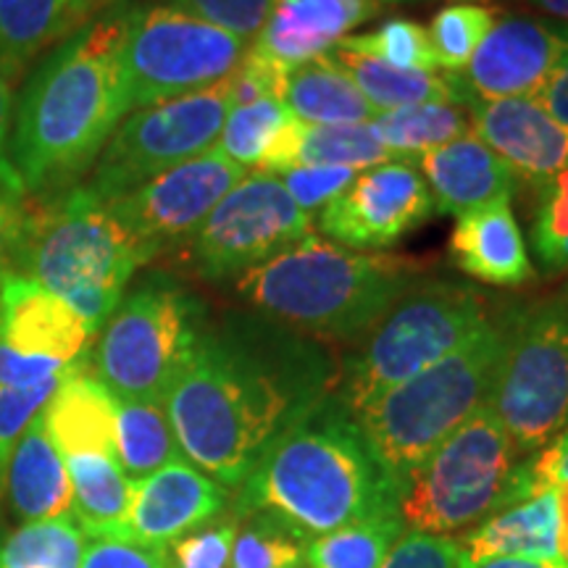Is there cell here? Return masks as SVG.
Masks as SVG:
<instances>
[{
	"label": "cell",
	"instance_id": "2",
	"mask_svg": "<svg viewBox=\"0 0 568 568\" xmlns=\"http://www.w3.org/2000/svg\"><path fill=\"white\" fill-rule=\"evenodd\" d=\"M126 13H103L61 40L21 90L9 163L24 193H61L98 161L130 113Z\"/></svg>",
	"mask_w": 568,
	"mask_h": 568
},
{
	"label": "cell",
	"instance_id": "32",
	"mask_svg": "<svg viewBox=\"0 0 568 568\" xmlns=\"http://www.w3.org/2000/svg\"><path fill=\"white\" fill-rule=\"evenodd\" d=\"M372 126L389 151L414 161L426 151L474 134L466 105L456 103L403 105V109L379 113Z\"/></svg>",
	"mask_w": 568,
	"mask_h": 568
},
{
	"label": "cell",
	"instance_id": "25",
	"mask_svg": "<svg viewBox=\"0 0 568 568\" xmlns=\"http://www.w3.org/2000/svg\"><path fill=\"white\" fill-rule=\"evenodd\" d=\"M6 497H9L13 516L24 524L71 516L74 489H71L67 464L48 435L42 414L32 418L13 450Z\"/></svg>",
	"mask_w": 568,
	"mask_h": 568
},
{
	"label": "cell",
	"instance_id": "53",
	"mask_svg": "<svg viewBox=\"0 0 568 568\" xmlns=\"http://www.w3.org/2000/svg\"><path fill=\"white\" fill-rule=\"evenodd\" d=\"M558 489V506H560V552L558 560L568 568V485H560Z\"/></svg>",
	"mask_w": 568,
	"mask_h": 568
},
{
	"label": "cell",
	"instance_id": "11",
	"mask_svg": "<svg viewBox=\"0 0 568 568\" xmlns=\"http://www.w3.org/2000/svg\"><path fill=\"white\" fill-rule=\"evenodd\" d=\"M247 48L176 0L130 9L122 45L130 113L213 88L237 71Z\"/></svg>",
	"mask_w": 568,
	"mask_h": 568
},
{
	"label": "cell",
	"instance_id": "7",
	"mask_svg": "<svg viewBox=\"0 0 568 568\" xmlns=\"http://www.w3.org/2000/svg\"><path fill=\"white\" fill-rule=\"evenodd\" d=\"M500 347L503 326L489 318L477 335L435 366L355 414L368 447L395 485V495L397 481L489 400Z\"/></svg>",
	"mask_w": 568,
	"mask_h": 568
},
{
	"label": "cell",
	"instance_id": "20",
	"mask_svg": "<svg viewBox=\"0 0 568 568\" xmlns=\"http://www.w3.org/2000/svg\"><path fill=\"white\" fill-rule=\"evenodd\" d=\"M379 0H276L251 51L295 69L322 59L353 27L379 11Z\"/></svg>",
	"mask_w": 568,
	"mask_h": 568
},
{
	"label": "cell",
	"instance_id": "35",
	"mask_svg": "<svg viewBox=\"0 0 568 568\" xmlns=\"http://www.w3.org/2000/svg\"><path fill=\"white\" fill-rule=\"evenodd\" d=\"M293 113L282 101H258L251 105H232L224 130L219 134L216 151L243 169H261V163L293 122Z\"/></svg>",
	"mask_w": 568,
	"mask_h": 568
},
{
	"label": "cell",
	"instance_id": "4",
	"mask_svg": "<svg viewBox=\"0 0 568 568\" xmlns=\"http://www.w3.org/2000/svg\"><path fill=\"white\" fill-rule=\"evenodd\" d=\"M234 287L261 316L295 335L353 339L414 287V266L311 234L234 280Z\"/></svg>",
	"mask_w": 568,
	"mask_h": 568
},
{
	"label": "cell",
	"instance_id": "44",
	"mask_svg": "<svg viewBox=\"0 0 568 568\" xmlns=\"http://www.w3.org/2000/svg\"><path fill=\"white\" fill-rule=\"evenodd\" d=\"M290 69L282 63L268 61L264 55L253 53L247 48L243 63L230 77L232 82V103L234 105H251L258 101H282L284 84H287Z\"/></svg>",
	"mask_w": 568,
	"mask_h": 568
},
{
	"label": "cell",
	"instance_id": "43",
	"mask_svg": "<svg viewBox=\"0 0 568 568\" xmlns=\"http://www.w3.org/2000/svg\"><path fill=\"white\" fill-rule=\"evenodd\" d=\"M176 3L193 11L195 17L253 42L272 17L276 0H176Z\"/></svg>",
	"mask_w": 568,
	"mask_h": 568
},
{
	"label": "cell",
	"instance_id": "16",
	"mask_svg": "<svg viewBox=\"0 0 568 568\" xmlns=\"http://www.w3.org/2000/svg\"><path fill=\"white\" fill-rule=\"evenodd\" d=\"M568 51V24L500 13L477 53L460 71L471 101L537 98Z\"/></svg>",
	"mask_w": 568,
	"mask_h": 568
},
{
	"label": "cell",
	"instance_id": "12",
	"mask_svg": "<svg viewBox=\"0 0 568 568\" xmlns=\"http://www.w3.org/2000/svg\"><path fill=\"white\" fill-rule=\"evenodd\" d=\"M232 105L226 77L213 88L132 111L98 155L88 187L111 203L153 176L197 159L216 148Z\"/></svg>",
	"mask_w": 568,
	"mask_h": 568
},
{
	"label": "cell",
	"instance_id": "36",
	"mask_svg": "<svg viewBox=\"0 0 568 568\" xmlns=\"http://www.w3.org/2000/svg\"><path fill=\"white\" fill-rule=\"evenodd\" d=\"M497 19H500L497 6L468 3V0L439 9L429 21V30H426L437 67L445 69L447 74L464 71Z\"/></svg>",
	"mask_w": 568,
	"mask_h": 568
},
{
	"label": "cell",
	"instance_id": "21",
	"mask_svg": "<svg viewBox=\"0 0 568 568\" xmlns=\"http://www.w3.org/2000/svg\"><path fill=\"white\" fill-rule=\"evenodd\" d=\"M418 172L429 184L437 213L464 216L489 203L510 201L518 176L506 161L481 142L477 134L426 151L416 161Z\"/></svg>",
	"mask_w": 568,
	"mask_h": 568
},
{
	"label": "cell",
	"instance_id": "41",
	"mask_svg": "<svg viewBox=\"0 0 568 568\" xmlns=\"http://www.w3.org/2000/svg\"><path fill=\"white\" fill-rule=\"evenodd\" d=\"M539 209L535 219V251L545 268L552 266L560 247L568 243V169L539 187Z\"/></svg>",
	"mask_w": 568,
	"mask_h": 568
},
{
	"label": "cell",
	"instance_id": "3",
	"mask_svg": "<svg viewBox=\"0 0 568 568\" xmlns=\"http://www.w3.org/2000/svg\"><path fill=\"white\" fill-rule=\"evenodd\" d=\"M385 508H397L395 485L339 395L326 393L261 453L234 514L272 516L305 545Z\"/></svg>",
	"mask_w": 568,
	"mask_h": 568
},
{
	"label": "cell",
	"instance_id": "19",
	"mask_svg": "<svg viewBox=\"0 0 568 568\" xmlns=\"http://www.w3.org/2000/svg\"><path fill=\"white\" fill-rule=\"evenodd\" d=\"M471 132L514 169L518 180L542 187L568 169V130L539 98L468 103Z\"/></svg>",
	"mask_w": 568,
	"mask_h": 568
},
{
	"label": "cell",
	"instance_id": "23",
	"mask_svg": "<svg viewBox=\"0 0 568 568\" xmlns=\"http://www.w3.org/2000/svg\"><path fill=\"white\" fill-rule=\"evenodd\" d=\"M389 161H414L389 151L368 124H303L293 119L258 172L282 174L297 166H347L355 172Z\"/></svg>",
	"mask_w": 568,
	"mask_h": 568
},
{
	"label": "cell",
	"instance_id": "50",
	"mask_svg": "<svg viewBox=\"0 0 568 568\" xmlns=\"http://www.w3.org/2000/svg\"><path fill=\"white\" fill-rule=\"evenodd\" d=\"M537 98L539 103H542L545 109H548L552 116H556L558 122L568 130V51Z\"/></svg>",
	"mask_w": 568,
	"mask_h": 568
},
{
	"label": "cell",
	"instance_id": "27",
	"mask_svg": "<svg viewBox=\"0 0 568 568\" xmlns=\"http://www.w3.org/2000/svg\"><path fill=\"white\" fill-rule=\"evenodd\" d=\"M326 55L351 77L355 88L364 92L366 101L379 113L416 103H456L466 105V109L471 103L458 74L397 69L389 67V63L368 59V55L339 51V48H332Z\"/></svg>",
	"mask_w": 568,
	"mask_h": 568
},
{
	"label": "cell",
	"instance_id": "45",
	"mask_svg": "<svg viewBox=\"0 0 568 568\" xmlns=\"http://www.w3.org/2000/svg\"><path fill=\"white\" fill-rule=\"evenodd\" d=\"M458 539L406 531L382 568H458Z\"/></svg>",
	"mask_w": 568,
	"mask_h": 568
},
{
	"label": "cell",
	"instance_id": "34",
	"mask_svg": "<svg viewBox=\"0 0 568 568\" xmlns=\"http://www.w3.org/2000/svg\"><path fill=\"white\" fill-rule=\"evenodd\" d=\"M84 531L74 516L21 524L0 545V568H80Z\"/></svg>",
	"mask_w": 568,
	"mask_h": 568
},
{
	"label": "cell",
	"instance_id": "24",
	"mask_svg": "<svg viewBox=\"0 0 568 568\" xmlns=\"http://www.w3.org/2000/svg\"><path fill=\"white\" fill-rule=\"evenodd\" d=\"M460 558L474 564L485 558H542L558 560L560 506L558 489H539L514 506L497 510L466 537L458 539Z\"/></svg>",
	"mask_w": 568,
	"mask_h": 568
},
{
	"label": "cell",
	"instance_id": "10",
	"mask_svg": "<svg viewBox=\"0 0 568 568\" xmlns=\"http://www.w3.org/2000/svg\"><path fill=\"white\" fill-rule=\"evenodd\" d=\"M500 326L503 347L487 406L518 456H529L568 429V301L514 305Z\"/></svg>",
	"mask_w": 568,
	"mask_h": 568
},
{
	"label": "cell",
	"instance_id": "40",
	"mask_svg": "<svg viewBox=\"0 0 568 568\" xmlns=\"http://www.w3.org/2000/svg\"><path fill=\"white\" fill-rule=\"evenodd\" d=\"M237 524H205L166 548L169 568H230Z\"/></svg>",
	"mask_w": 568,
	"mask_h": 568
},
{
	"label": "cell",
	"instance_id": "42",
	"mask_svg": "<svg viewBox=\"0 0 568 568\" xmlns=\"http://www.w3.org/2000/svg\"><path fill=\"white\" fill-rule=\"evenodd\" d=\"M293 197L295 205L305 213L324 209L351 187L358 172L347 166H297L276 174Z\"/></svg>",
	"mask_w": 568,
	"mask_h": 568
},
{
	"label": "cell",
	"instance_id": "47",
	"mask_svg": "<svg viewBox=\"0 0 568 568\" xmlns=\"http://www.w3.org/2000/svg\"><path fill=\"white\" fill-rule=\"evenodd\" d=\"M24 190L0 182V274L11 272L13 255L19 251L21 234H24L27 211Z\"/></svg>",
	"mask_w": 568,
	"mask_h": 568
},
{
	"label": "cell",
	"instance_id": "38",
	"mask_svg": "<svg viewBox=\"0 0 568 568\" xmlns=\"http://www.w3.org/2000/svg\"><path fill=\"white\" fill-rule=\"evenodd\" d=\"M251 521L237 529L230 568H297L303 560V542L290 535L280 521L266 514L247 516Z\"/></svg>",
	"mask_w": 568,
	"mask_h": 568
},
{
	"label": "cell",
	"instance_id": "48",
	"mask_svg": "<svg viewBox=\"0 0 568 568\" xmlns=\"http://www.w3.org/2000/svg\"><path fill=\"white\" fill-rule=\"evenodd\" d=\"M531 493L568 485V429L545 445L535 458L527 460Z\"/></svg>",
	"mask_w": 568,
	"mask_h": 568
},
{
	"label": "cell",
	"instance_id": "33",
	"mask_svg": "<svg viewBox=\"0 0 568 568\" xmlns=\"http://www.w3.org/2000/svg\"><path fill=\"white\" fill-rule=\"evenodd\" d=\"M69 34L67 0H0V67L19 74L42 48Z\"/></svg>",
	"mask_w": 568,
	"mask_h": 568
},
{
	"label": "cell",
	"instance_id": "17",
	"mask_svg": "<svg viewBox=\"0 0 568 568\" xmlns=\"http://www.w3.org/2000/svg\"><path fill=\"white\" fill-rule=\"evenodd\" d=\"M95 335L67 301L30 276L0 274V345L24 361L88 366Z\"/></svg>",
	"mask_w": 568,
	"mask_h": 568
},
{
	"label": "cell",
	"instance_id": "26",
	"mask_svg": "<svg viewBox=\"0 0 568 568\" xmlns=\"http://www.w3.org/2000/svg\"><path fill=\"white\" fill-rule=\"evenodd\" d=\"M42 418L61 458H116V397L95 376L84 372L67 376L42 410Z\"/></svg>",
	"mask_w": 568,
	"mask_h": 568
},
{
	"label": "cell",
	"instance_id": "6",
	"mask_svg": "<svg viewBox=\"0 0 568 568\" xmlns=\"http://www.w3.org/2000/svg\"><path fill=\"white\" fill-rule=\"evenodd\" d=\"M529 495L527 460L518 464L506 426L485 403L397 481L395 500L406 531L447 537Z\"/></svg>",
	"mask_w": 568,
	"mask_h": 568
},
{
	"label": "cell",
	"instance_id": "52",
	"mask_svg": "<svg viewBox=\"0 0 568 568\" xmlns=\"http://www.w3.org/2000/svg\"><path fill=\"white\" fill-rule=\"evenodd\" d=\"M119 0H67V17L71 24V32L82 30L84 24L92 19H98V13L111 9Z\"/></svg>",
	"mask_w": 568,
	"mask_h": 568
},
{
	"label": "cell",
	"instance_id": "51",
	"mask_svg": "<svg viewBox=\"0 0 568 568\" xmlns=\"http://www.w3.org/2000/svg\"><path fill=\"white\" fill-rule=\"evenodd\" d=\"M458 568H566L560 560H542V558H514V556H500V558H485V560H468L460 558Z\"/></svg>",
	"mask_w": 568,
	"mask_h": 568
},
{
	"label": "cell",
	"instance_id": "29",
	"mask_svg": "<svg viewBox=\"0 0 568 568\" xmlns=\"http://www.w3.org/2000/svg\"><path fill=\"white\" fill-rule=\"evenodd\" d=\"M67 464L74 506L71 516L80 524L84 537L92 539H130L132 481L126 479L119 458L113 456H69Z\"/></svg>",
	"mask_w": 568,
	"mask_h": 568
},
{
	"label": "cell",
	"instance_id": "28",
	"mask_svg": "<svg viewBox=\"0 0 568 568\" xmlns=\"http://www.w3.org/2000/svg\"><path fill=\"white\" fill-rule=\"evenodd\" d=\"M282 103L303 124H368L379 116L329 55L290 69Z\"/></svg>",
	"mask_w": 568,
	"mask_h": 568
},
{
	"label": "cell",
	"instance_id": "30",
	"mask_svg": "<svg viewBox=\"0 0 568 568\" xmlns=\"http://www.w3.org/2000/svg\"><path fill=\"white\" fill-rule=\"evenodd\" d=\"M116 458L130 481L184 458L161 403L116 400Z\"/></svg>",
	"mask_w": 568,
	"mask_h": 568
},
{
	"label": "cell",
	"instance_id": "1",
	"mask_svg": "<svg viewBox=\"0 0 568 568\" xmlns=\"http://www.w3.org/2000/svg\"><path fill=\"white\" fill-rule=\"evenodd\" d=\"M324 353L280 324L203 332L163 408L182 456L226 489L243 485L272 439L326 395Z\"/></svg>",
	"mask_w": 568,
	"mask_h": 568
},
{
	"label": "cell",
	"instance_id": "37",
	"mask_svg": "<svg viewBox=\"0 0 568 568\" xmlns=\"http://www.w3.org/2000/svg\"><path fill=\"white\" fill-rule=\"evenodd\" d=\"M335 48L347 53L368 55V59L389 63V67L397 69H439L435 51H432L429 34H426V27L410 19H387L385 24L376 27L374 32L347 34V38L339 40Z\"/></svg>",
	"mask_w": 568,
	"mask_h": 568
},
{
	"label": "cell",
	"instance_id": "18",
	"mask_svg": "<svg viewBox=\"0 0 568 568\" xmlns=\"http://www.w3.org/2000/svg\"><path fill=\"white\" fill-rule=\"evenodd\" d=\"M226 487L187 464V458L132 481L126 535L148 548L174 545L190 531L205 527L226 508Z\"/></svg>",
	"mask_w": 568,
	"mask_h": 568
},
{
	"label": "cell",
	"instance_id": "39",
	"mask_svg": "<svg viewBox=\"0 0 568 568\" xmlns=\"http://www.w3.org/2000/svg\"><path fill=\"white\" fill-rule=\"evenodd\" d=\"M61 382L63 379H53L45 382V385L27 389L0 387V500H3L6 495L9 466L21 435H24L27 426L32 424V418L45 410L53 393L61 387Z\"/></svg>",
	"mask_w": 568,
	"mask_h": 568
},
{
	"label": "cell",
	"instance_id": "22",
	"mask_svg": "<svg viewBox=\"0 0 568 568\" xmlns=\"http://www.w3.org/2000/svg\"><path fill=\"white\" fill-rule=\"evenodd\" d=\"M450 253L460 272L495 287H516L535 276L510 201L489 203L458 216Z\"/></svg>",
	"mask_w": 568,
	"mask_h": 568
},
{
	"label": "cell",
	"instance_id": "9",
	"mask_svg": "<svg viewBox=\"0 0 568 568\" xmlns=\"http://www.w3.org/2000/svg\"><path fill=\"white\" fill-rule=\"evenodd\" d=\"M203 303L166 276H151L122 297L101 329L92 366L116 397L161 403L203 335Z\"/></svg>",
	"mask_w": 568,
	"mask_h": 568
},
{
	"label": "cell",
	"instance_id": "8",
	"mask_svg": "<svg viewBox=\"0 0 568 568\" xmlns=\"http://www.w3.org/2000/svg\"><path fill=\"white\" fill-rule=\"evenodd\" d=\"M489 322L485 297L458 282H424L406 290L364 335L345 364L339 400L351 414L426 372Z\"/></svg>",
	"mask_w": 568,
	"mask_h": 568
},
{
	"label": "cell",
	"instance_id": "31",
	"mask_svg": "<svg viewBox=\"0 0 568 568\" xmlns=\"http://www.w3.org/2000/svg\"><path fill=\"white\" fill-rule=\"evenodd\" d=\"M406 535L397 508L361 518L305 542L303 558L311 568H382L400 537Z\"/></svg>",
	"mask_w": 568,
	"mask_h": 568
},
{
	"label": "cell",
	"instance_id": "54",
	"mask_svg": "<svg viewBox=\"0 0 568 568\" xmlns=\"http://www.w3.org/2000/svg\"><path fill=\"white\" fill-rule=\"evenodd\" d=\"M524 3L548 13L552 21H564V24H568V0H524Z\"/></svg>",
	"mask_w": 568,
	"mask_h": 568
},
{
	"label": "cell",
	"instance_id": "13",
	"mask_svg": "<svg viewBox=\"0 0 568 568\" xmlns=\"http://www.w3.org/2000/svg\"><path fill=\"white\" fill-rule=\"evenodd\" d=\"M311 234L314 216L297 209L280 176L253 172L216 203L184 251L203 280L224 282L240 280Z\"/></svg>",
	"mask_w": 568,
	"mask_h": 568
},
{
	"label": "cell",
	"instance_id": "55",
	"mask_svg": "<svg viewBox=\"0 0 568 568\" xmlns=\"http://www.w3.org/2000/svg\"><path fill=\"white\" fill-rule=\"evenodd\" d=\"M550 274H558V272H568V243L560 247L556 261H552V266L548 268Z\"/></svg>",
	"mask_w": 568,
	"mask_h": 568
},
{
	"label": "cell",
	"instance_id": "14",
	"mask_svg": "<svg viewBox=\"0 0 568 568\" xmlns=\"http://www.w3.org/2000/svg\"><path fill=\"white\" fill-rule=\"evenodd\" d=\"M247 174V169L219 153L216 148L148 180L109 205L130 232L159 255L184 245L201 230L216 203Z\"/></svg>",
	"mask_w": 568,
	"mask_h": 568
},
{
	"label": "cell",
	"instance_id": "15",
	"mask_svg": "<svg viewBox=\"0 0 568 568\" xmlns=\"http://www.w3.org/2000/svg\"><path fill=\"white\" fill-rule=\"evenodd\" d=\"M435 197L416 161H389L358 172L324 205L318 226L351 251H385L435 216Z\"/></svg>",
	"mask_w": 568,
	"mask_h": 568
},
{
	"label": "cell",
	"instance_id": "5",
	"mask_svg": "<svg viewBox=\"0 0 568 568\" xmlns=\"http://www.w3.org/2000/svg\"><path fill=\"white\" fill-rule=\"evenodd\" d=\"M155 255L90 187L55 193L27 211L11 272L40 282L84 318L92 335L122 303L140 266Z\"/></svg>",
	"mask_w": 568,
	"mask_h": 568
},
{
	"label": "cell",
	"instance_id": "49",
	"mask_svg": "<svg viewBox=\"0 0 568 568\" xmlns=\"http://www.w3.org/2000/svg\"><path fill=\"white\" fill-rule=\"evenodd\" d=\"M13 80H17V71L0 67V182L24 190L9 163V140L13 124Z\"/></svg>",
	"mask_w": 568,
	"mask_h": 568
},
{
	"label": "cell",
	"instance_id": "46",
	"mask_svg": "<svg viewBox=\"0 0 568 568\" xmlns=\"http://www.w3.org/2000/svg\"><path fill=\"white\" fill-rule=\"evenodd\" d=\"M80 568H169V558L163 548L132 539H92Z\"/></svg>",
	"mask_w": 568,
	"mask_h": 568
}]
</instances>
